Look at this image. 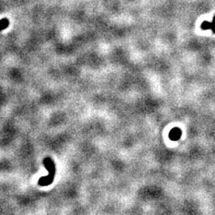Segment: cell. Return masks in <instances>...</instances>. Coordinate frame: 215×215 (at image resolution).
<instances>
[{
    "instance_id": "6da1fadb",
    "label": "cell",
    "mask_w": 215,
    "mask_h": 215,
    "mask_svg": "<svg viewBox=\"0 0 215 215\" xmlns=\"http://www.w3.org/2000/svg\"><path fill=\"white\" fill-rule=\"evenodd\" d=\"M181 136H182V131L178 128H174L171 129L169 133V138L171 140H178L181 137Z\"/></svg>"
},
{
    "instance_id": "7a4b0ae2",
    "label": "cell",
    "mask_w": 215,
    "mask_h": 215,
    "mask_svg": "<svg viewBox=\"0 0 215 215\" xmlns=\"http://www.w3.org/2000/svg\"><path fill=\"white\" fill-rule=\"evenodd\" d=\"M10 25V21L7 19H3L0 20V31L7 29Z\"/></svg>"
}]
</instances>
